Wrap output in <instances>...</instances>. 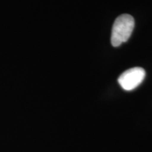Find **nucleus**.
I'll return each mask as SVG.
<instances>
[{"mask_svg":"<svg viewBox=\"0 0 152 152\" xmlns=\"http://www.w3.org/2000/svg\"><path fill=\"white\" fill-rule=\"evenodd\" d=\"M134 27V19L131 15L122 14L113 25L111 42L113 47H118L128 40Z\"/></svg>","mask_w":152,"mask_h":152,"instance_id":"nucleus-1","label":"nucleus"},{"mask_svg":"<svg viewBox=\"0 0 152 152\" xmlns=\"http://www.w3.org/2000/svg\"><path fill=\"white\" fill-rule=\"evenodd\" d=\"M146 73L144 68L134 67L127 70L118 77L120 85L125 90L130 91L135 89L142 83L145 77Z\"/></svg>","mask_w":152,"mask_h":152,"instance_id":"nucleus-2","label":"nucleus"}]
</instances>
